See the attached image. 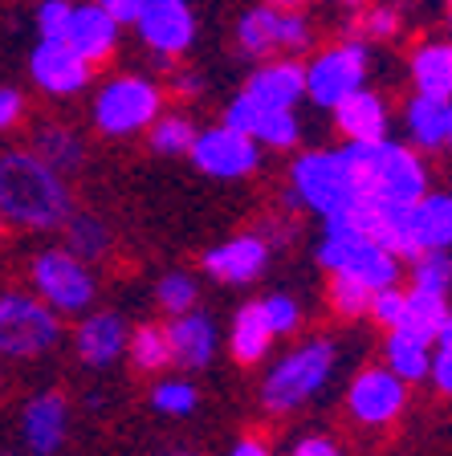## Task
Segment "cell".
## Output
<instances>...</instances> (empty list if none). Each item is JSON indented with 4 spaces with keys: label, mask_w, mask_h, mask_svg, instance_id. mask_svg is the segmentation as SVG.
I'll use <instances>...</instances> for the list:
<instances>
[{
    "label": "cell",
    "mask_w": 452,
    "mask_h": 456,
    "mask_svg": "<svg viewBox=\"0 0 452 456\" xmlns=\"http://www.w3.org/2000/svg\"><path fill=\"white\" fill-rule=\"evenodd\" d=\"M21 118H25V94L17 86H0V134L21 126Z\"/></svg>",
    "instance_id": "obj_42"
},
{
    "label": "cell",
    "mask_w": 452,
    "mask_h": 456,
    "mask_svg": "<svg viewBox=\"0 0 452 456\" xmlns=\"http://www.w3.org/2000/svg\"><path fill=\"white\" fill-rule=\"evenodd\" d=\"M448 297L444 294H428V289H415L407 285V302H404V318H399V330L420 334L424 342H436V330L448 318Z\"/></svg>",
    "instance_id": "obj_30"
},
{
    "label": "cell",
    "mask_w": 452,
    "mask_h": 456,
    "mask_svg": "<svg viewBox=\"0 0 452 456\" xmlns=\"http://www.w3.org/2000/svg\"><path fill=\"white\" fill-rule=\"evenodd\" d=\"M119 37H123V25H119L103 4H95V0L74 4V20H70V28H66V45L74 49V53H82L90 66H103L106 57H114Z\"/></svg>",
    "instance_id": "obj_19"
},
{
    "label": "cell",
    "mask_w": 452,
    "mask_h": 456,
    "mask_svg": "<svg viewBox=\"0 0 452 456\" xmlns=\"http://www.w3.org/2000/svg\"><path fill=\"white\" fill-rule=\"evenodd\" d=\"M342 163H347L355 196H371L383 204H420L428 196V167L415 147L396 139L379 142H342Z\"/></svg>",
    "instance_id": "obj_2"
},
{
    "label": "cell",
    "mask_w": 452,
    "mask_h": 456,
    "mask_svg": "<svg viewBox=\"0 0 452 456\" xmlns=\"http://www.w3.org/2000/svg\"><path fill=\"white\" fill-rule=\"evenodd\" d=\"M261 4H269V9H277V12H306L314 0H261Z\"/></svg>",
    "instance_id": "obj_49"
},
{
    "label": "cell",
    "mask_w": 452,
    "mask_h": 456,
    "mask_svg": "<svg viewBox=\"0 0 452 456\" xmlns=\"http://www.w3.org/2000/svg\"><path fill=\"white\" fill-rule=\"evenodd\" d=\"M127 342H131V330H127V318L114 310H95L86 314L74 330V351L86 367H111L127 354Z\"/></svg>",
    "instance_id": "obj_17"
},
{
    "label": "cell",
    "mask_w": 452,
    "mask_h": 456,
    "mask_svg": "<svg viewBox=\"0 0 452 456\" xmlns=\"http://www.w3.org/2000/svg\"><path fill=\"white\" fill-rule=\"evenodd\" d=\"M347 4H363V0H347Z\"/></svg>",
    "instance_id": "obj_53"
},
{
    "label": "cell",
    "mask_w": 452,
    "mask_h": 456,
    "mask_svg": "<svg viewBox=\"0 0 452 456\" xmlns=\"http://www.w3.org/2000/svg\"><path fill=\"white\" fill-rule=\"evenodd\" d=\"M163 114V90L143 74H119L98 86L90 123L106 139H131V134L151 131V123Z\"/></svg>",
    "instance_id": "obj_4"
},
{
    "label": "cell",
    "mask_w": 452,
    "mask_h": 456,
    "mask_svg": "<svg viewBox=\"0 0 452 456\" xmlns=\"http://www.w3.org/2000/svg\"><path fill=\"white\" fill-rule=\"evenodd\" d=\"M448 28H452V0H448Z\"/></svg>",
    "instance_id": "obj_51"
},
{
    "label": "cell",
    "mask_w": 452,
    "mask_h": 456,
    "mask_svg": "<svg viewBox=\"0 0 452 456\" xmlns=\"http://www.w3.org/2000/svg\"><path fill=\"white\" fill-rule=\"evenodd\" d=\"M448 147H452V134H448Z\"/></svg>",
    "instance_id": "obj_54"
},
{
    "label": "cell",
    "mask_w": 452,
    "mask_h": 456,
    "mask_svg": "<svg viewBox=\"0 0 452 456\" xmlns=\"http://www.w3.org/2000/svg\"><path fill=\"white\" fill-rule=\"evenodd\" d=\"M236 49L249 61H269L274 53H282V12L269 9V4H257V9L241 12V20H236Z\"/></svg>",
    "instance_id": "obj_28"
},
{
    "label": "cell",
    "mask_w": 452,
    "mask_h": 456,
    "mask_svg": "<svg viewBox=\"0 0 452 456\" xmlns=\"http://www.w3.org/2000/svg\"><path fill=\"white\" fill-rule=\"evenodd\" d=\"M21 432L33 456H57L70 436V403L62 391H41L21 411Z\"/></svg>",
    "instance_id": "obj_16"
},
{
    "label": "cell",
    "mask_w": 452,
    "mask_h": 456,
    "mask_svg": "<svg viewBox=\"0 0 452 456\" xmlns=\"http://www.w3.org/2000/svg\"><path fill=\"white\" fill-rule=\"evenodd\" d=\"M168 342H171V362H179V367H188V370H200L212 362L220 334H217L212 314H204L196 305V310L179 314V318L168 322Z\"/></svg>",
    "instance_id": "obj_20"
},
{
    "label": "cell",
    "mask_w": 452,
    "mask_h": 456,
    "mask_svg": "<svg viewBox=\"0 0 452 456\" xmlns=\"http://www.w3.org/2000/svg\"><path fill=\"white\" fill-rule=\"evenodd\" d=\"M330 114H334V126L342 131L347 142H379V139H387V126H391L383 98L375 90H367V86L355 90L350 98H342Z\"/></svg>",
    "instance_id": "obj_21"
},
{
    "label": "cell",
    "mask_w": 452,
    "mask_h": 456,
    "mask_svg": "<svg viewBox=\"0 0 452 456\" xmlns=\"http://www.w3.org/2000/svg\"><path fill=\"white\" fill-rule=\"evenodd\" d=\"M407 273H412L415 289H428V294L448 297V289H452V253H420Z\"/></svg>",
    "instance_id": "obj_36"
},
{
    "label": "cell",
    "mask_w": 452,
    "mask_h": 456,
    "mask_svg": "<svg viewBox=\"0 0 452 456\" xmlns=\"http://www.w3.org/2000/svg\"><path fill=\"white\" fill-rule=\"evenodd\" d=\"M188 159H192V167L212 175V180H245V175H253L261 167V147L249 134L217 123L196 134Z\"/></svg>",
    "instance_id": "obj_10"
},
{
    "label": "cell",
    "mask_w": 452,
    "mask_h": 456,
    "mask_svg": "<svg viewBox=\"0 0 452 456\" xmlns=\"http://www.w3.org/2000/svg\"><path fill=\"white\" fill-rule=\"evenodd\" d=\"M29 151L41 155V159H45L53 171H62V175H78L86 163L82 134L66 123H41L37 131H33V139H29Z\"/></svg>",
    "instance_id": "obj_27"
},
{
    "label": "cell",
    "mask_w": 452,
    "mask_h": 456,
    "mask_svg": "<svg viewBox=\"0 0 452 456\" xmlns=\"http://www.w3.org/2000/svg\"><path fill=\"white\" fill-rule=\"evenodd\" d=\"M350 196H355V188H350V175H347V163H342L339 147H330V151H301L290 163L285 208H293V212L306 208L314 216H330Z\"/></svg>",
    "instance_id": "obj_6"
},
{
    "label": "cell",
    "mask_w": 452,
    "mask_h": 456,
    "mask_svg": "<svg viewBox=\"0 0 452 456\" xmlns=\"http://www.w3.org/2000/svg\"><path fill=\"white\" fill-rule=\"evenodd\" d=\"M62 342V314L37 294L4 289L0 294V359H41Z\"/></svg>",
    "instance_id": "obj_5"
},
{
    "label": "cell",
    "mask_w": 452,
    "mask_h": 456,
    "mask_svg": "<svg viewBox=\"0 0 452 456\" xmlns=\"http://www.w3.org/2000/svg\"><path fill=\"white\" fill-rule=\"evenodd\" d=\"M95 4H103V9L111 12V17L119 20V25H135L147 0H95Z\"/></svg>",
    "instance_id": "obj_45"
},
{
    "label": "cell",
    "mask_w": 452,
    "mask_h": 456,
    "mask_svg": "<svg viewBox=\"0 0 452 456\" xmlns=\"http://www.w3.org/2000/svg\"><path fill=\"white\" fill-rule=\"evenodd\" d=\"M290 456H342V448L330 436H301L298 444L290 448Z\"/></svg>",
    "instance_id": "obj_44"
},
{
    "label": "cell",
    "mask_w": 452,
    "mask_h": 456,
    "mask_svg": "<svg viewBox=\"0 0 452 456\" xmlns=\"http://www.w3.org/2000/svg\"><path fill=\"white\" fill-rule=\"evenodd\" d=\"M412 237L420 253H452V191H428L412 204Z\"/></svg>",
    "instance_id": "obj_24"
},
{
    "label": "cell",
    "mask_w": 452,
    "mask_h": 456,
    "mask_svg": "<svg viewBox=\"0 0 452 456\" xmlns=\"http://www.w3.org/2000/svg\"><path fill=\"white\" fill-rule=\"evenodd\" d=\"M314 45V20L306 12H282V53L301 57Z\"/></svg>",
    "instance_id": "obj_40"
},
{
    "label": "cell",
    "mask_w": 452,
    "mask_h": 456,
    "mask_svg": "<svg viewBox=\"0 0 452 456\" xmlns=\"http://www.w3.org/2000/svg\"><path fill=\"white\" fill-rule=\"evenodd\" d=\"M200 90H204V77L192 74V69H176V77H171V94L176 98H196Z\"/></svg>",
    "instance_id": "obj_47"
},
{
    "label": "cell",
    "mask_w": 452,
    "mask_h": 456,
    "mask_svg": "<svg viewBox=\"0 0 452 456\" xmlns=\"http://www.w3.org/2000/svg\"><path fill=\"white\" fill-rule=\"evenodd\" d=\"M196 134H200V126L192 123L188 114H160L147 131V142H151V151L155 155L171 159V155H188L192 142H196Z\"/></svg>",
    "instance_id": "obj_32"
},
{
    "label": "cell",
    "mask_w": 452,
    "mask_h": 456,
    "mask_svg": "<svg viewBox=\"0 0 452 456\" xmlns=\"http://www.w3.org/2000/svg\"><path fill=\"white\" fill-rule=\"evenodd\" d=\"M135 33L168 66L196 45V9L192 0H147L135 20Z\"/></svg>",
    "instance_id": "obj_12"
},
{
    "label": "cell",
    "mask_w": 452,
    "mask_h": 456,
    "mask_svg": "<svg viewBox=\"0 0 452 456\" xmlns=\"http://www.w3.org/2000/svg\"><path fill=\"white\" fill-rule=\"evenodd\" d=\"M404 126L415 151H440V147H448L452 134V102L448 98L412 94L404 106Z\"/></svg>",
    "instance_id": "obj_22"
},
{
    "label": "cell",
    "mask_w": 452,
    "mask_h": 456,
    "mask_svg": "<svg viewBox=\"0 0 452 456\" xmlns=\"http://www.w3.org/2000/svg\"><path fill=\"white\" fill-rule=\"evenodd\" d=\"M367 66H371V49H367V41H358V37L318 49L306 61V98L318 110H334L342 98H350L355 90L367 86Z\"/></svg>",
    "instance_id": "obj_8"
},
{
    "label": "cell",
    "mask_w": 452,
    "mask_h": 456,
    "mask_svg": "<svg viewBox=\"0 0 452 456\" xmlns=\"http://www.w3.org/2000/svg\"><path fill=\"white\" fill-rule=\"evenodd\" d=\"M314 261H318L326 273H342V277H355L379 294V289H391L399 285V256L387 253L379 240L371 237H326L322 232L318 248H314Z\"/></svg>",
    "instance_id": "obj_9"
},
{
    "label": "cell",
    "mask_w": 452,
    "mask_h": 456,
    "mask_svg": "<svg viewBox=\"0 0 452 456\" xmlns=\"http://www.w3.org/2000/svg\"><path fill=\"white\" fill-rule=\"evenodd\" d=\"M261 310L277 338H285V334H293L301 326V305H298V297H290V294H269L261 302Z\"/></svg>",
    "instance_id": "obj_39"
},
{
    "label": "cell",
    "mask_w": 452,
    "mask_h": 456,
    "mask_svg": "<svg viewBox=\"0 0 452 456\" xmlns=\"http://www.w3.org/2000/svg\"><path fill=\"white\" fill-rule=\"evenodd\" d=\"M200 403V391L188 379H160L151 387V408L163 416H192Z\"/></svg>",
    "instance_id": "obj_37"
},
{
    "label": "cell",
    "mask_w": 452,
    "mask_h": 456,
    "mask_svg": "<svg viewBox=\"0 0 452 456\" xmlns=\"http://www.w3.org/2000/svg\"><path fill=\"white\" fill-rule=\"evenodd\" d=\"M29 74H33V82H37L45 94L74 98L90 86L95 66H90L82 53H74L66 41H37L33 53H29Z\"/></svg>",
    "instance_id": "obj_14"
},
{
    "label": "cell",
    "mask_w": 452,
    "mask_h": 456,
    "mask_svg": "<svg viewBox=\"0 0 452 456\" xmlns=\"http://www.w3.org/2000/svg\"><path fill=\"white\" fill-rule=\"evenodd\" d=\"M196 297H200V285H196V277L184 273V269H171V273H163L160 281H155V305H160L163 314H171V318L196 310Z\"/></svg>",
    "instance_id": "obj_33"
},
{
    "label": "cell",
    "mask_w": 452,
    "mask_h": 456,
    "mask_svg": "<svg viewBox=\"0 0 452 456\" xmlns=\"http://www.w3.org/2000/svg\"><path fill=\"white\" fill-rule=\"evenodd\" d=\"M220 123L233 126V131L249 134L257 147H274V151H290L301 139V123L298 110H277V106H261L257 98H249L245 90L236 98H228Z\"/></svg>",
    "instance_id": "obj_13"
},
{
    "label": "cell",
    "mask_w": 452,
    "mask_h": 456,
    "mask_svg": "<svg viewBox=\"0 0 452 456\" xmlns=\"http://www.w3.org/2000/svg\"><path fill=\"white\" fill-rule=\"evenodd\" d=\"M428 379L436 383L440 395H452V351H432V370H428Z\"/></svg>",
    "instance_id": "obj_43"
},
{
    "label": "cell",
    "mask_w": 452,
    "mask_h": 456,
    "mask_svg": "<svg viewBox=\"0 0 452 456\" xmlns=\"http://www.w3.org/2000/svg\"><path fill=\"white\" fill-rule=\"evenodd\" d=\"M432 351H436L432 342H424L412 330H399V326L383 334V367L391 370V375H399L407 387L428 379V370H432Z\"/></svg>",
    "instance_id": "obj_26"
},
{
    "label": "cell",
    "mask_w": 452,
    "mask_h": 456,
    "mask_svg": "<svg viewBox=\"0 0 452 456\" xmlns=\"http://www.w3.org/2000/svg\"><path fill=\"white\" fill-rule=\"evenodd\" d=\"M245 94L257 98L261 106L298 110V102L306 98V61H298V57H269V61H261L245 77Z\"/></svg>",
    "instance_id": "obj_18"
},
{
    "label": "cell",
    "mask_w": 452,
    "mask_h": 456,
    "mask_svg": "<svg viewBox=\"0 0 452 456\" xmlns=\"http://www.w3.org/2000/svg\"><path fill=\"white\" fill-rule=\"evenodd\" d=\"M399 20H404V12H399L391 0H383V4H367V9L358 12L350 37H358V41H391L399 33Z\"/></svg>",
    "instance_id": "obj_35"
},
{
    "label": "cell",
    "mask_w": 452,
    "mask_h": 456,
    "mask_svg": "<svg viewBox=\"0 0 452 456\" xmlns=\"http://www.w3.org/2000/svg\"><path fill=\"white\" fill-rule=\"evenodd\" d=\"M407 77H412L415 94L452 102V41H420L407 53Z\"/></svg>",
    "instance_id": "obj_23"
},
{
    "label": "cell",
    "mask_w": 452,
    "mask_h": 456,
    "mask_svg": "<svg viewBox=\"0 0 452 456\" xmlns=\"http://www.w3.org/2000/svg\"><path fill=\"white\" fill-rule=\"evenodd\" d=\"M274 338L277 334L269 330V322H265L261 302H245L233 314V326H228V351H233V359L241 362V367L261 362L265 354H269V346H274Z\"/></svg>",
    "instance_id": "obj_25"
},
{
    "label": "cell",
    "mask_w": 452,
    "mask_h": 456,
    "mask_svg": "<svg viewBox=\"0 0 452 456\" xmlns=\"http://www.w3.org/2000/svg\"><path fill=\"white\" fill-rule=\"evenodd\" d=\"M127 354H131L135 370L143 375H160L163 367H171V342H168V326L143 322L131 330V342H127Z\"/></svg>",
    "instance_id": "obj_31"
},
{
    "label": "cell",
    "mask_w": 452,
    "mask_h": 456,
    "mask_svg": "<svg viewBox=\"0 0 452 456\" xmlns=\"http://www.w3.org/2000/svg\"><path fill=\"white\" fill-rule=\"evenodd\" d=\"M407 408V383L379 362L363 367L347 387V416L363 428H391Z\"/></svg>",
    "instance_id": "obj_11"
},
{
    "label": "cell",
    "mask_w": 452,
    "mask_h": 456,
    "mask_svg": "<svg viewBox=\"0 0 452 456\" xmlns=\"http://www.w3.org/2000/svg\"><path fill=\"white\" fill-rule=\"evenodd\" d=\"M74 216V191L29 147L0 151V220L25 232H53Z\"/></svg>",
    "instance_id": "obj_1"
},
{
    "label": "cell",
    "mask_w": 452,
    "mask_h": 456,
    "mask_svg": "<svg viewBox=\"0 0 452 456\" xmlns=\"http://www.w3.org/2000/svg\"><path fill=\"white\" fill-rule=\"evenodd\" d=\"M404 302H407V289H399V285L379 289V294L371 297V314H367V318H375V326H383V330H396L399 318H404Z\"/></svg>",
    "instance_id": "obj_41"
},
{
    "label": "cell",
    "mask_w": 452,
    "mask_h": 456,
    "mask_svg": "<svg viewBox=\"0 0 452 456\" xmlns=\"http://www.w3.org/2000/svg\"><path fill=\"white\" fill-rule=\"evenodd\" d=\"M0 379H4V370H0Z\"/></svg>",
    "instance_id": "obj_55"
},
{
    "label": "cell",
    "mask_w": 452,
    "mask_h": 456,
    "mask_svg": "<svg viewBox=\"0 0 452 456\" xmlns=\"http://www.w3.org/2000/svg\"><path fill=\"white\" fill-rule=\"evenodd\" d=\"M0 224H4V220H0Z\"/></svg>",
    "instance_id": "obj_56"
},
{
    "label": "cell",
    "mask_w": 452,
    "mask_h": 456,
    "mask_svg": "<svg viewBox=\"0 0 452 456\" xmlns=\"http://www.w3.org/2000/svg\"><path fill=\"white\" fill-rule=\"evenodd\" d=\"M29 281H33V294L53 314H86L98 297V277L66 245L41 248L29 261Z\"/></svg>",
    "instance_id": "obj_7"
},
{
    "label": "cell",
    "mask_w": 452,
    "mask_h": 456,
    "mask_svg": "<svg viewBox=\"0 0 452 456\" xmlns=\"http://www.w3.org/2000/svg\"><path fill=\"white\" fill-rule=\"evenodd\" d=\"M330 310L339 314V318H367L371 314V289L363 281H355V277H342V273H330Z\"/></svg>",
    "instance_id": "obj_34"
},
{
    "label": "cell",
    "mask_w": 452,
    "mask_h": 456,
    "mask_svg": "<svg viewBox=\"0 0 452 456\" xmlns=\"http://www.w3.org/2000/svg\"><path fill=\"white\" fill-rule=\"evenodd\" d=\"M228 456H274V448L265 444L261 436H241L233 448H228Z\"/></svg>",
    "instance_id": "obj_48"
},
{
    "label": "cell",
    "mask_w": 452,
    "mask_h": 456,
    "mask_svg": "<svg viewBox=\"0 0 452 456\" xmlns=\"http://www.w3.org/2000/svg\"><path fill=\"white\" fill-rule=\"evenodd\" d=\"M269 253H274V248L265 245L257 232H241V237L225 240V245L208 248L200 265H204V273L212 277V281H220V285H249V281H257V277L265 273Z\"/></svg>",
    "instance_id": "obj_15"
},
{
    "label": "cell",
    "mask_w": 452,
    "mask_h": 456,
    "mask_svg": "<svg viewBox=\"0 0 452 456\" xmlns=\"http://www.w3.org/2000/svg\"><path fill=\"white\" fill-rule=\"evenodd\" d=\"M62 232H66V248L78 256V261H103L106 253H111V228H106L103 216H95V212H74V216L62 224Z\"/></svg>",
    "instance_id": "obj_29"
},
{
    "label": "cell",
    "mask_w": 452,
    "mask_h": 456,
    "mask_svg": "<svg viewBox=\"0 0 452 456\" xmlns=\"http://www.w3.org/2000/svg\"><path fill=\"white\" fill-rule=\"evenodd\" d=\"M432 346H436V351H452V310H448V318L440 322V330H436Z\"/></svg>",
    "instance_id": "obj_50"
},
{
    "label": "cell",
    "mask_w": 452,
    "mask_h": 456,
    "mask_svg": "<svg viewBox=\"0 0 452 456\" xmlns=\"http://www.w3.org/2000/svg\"><path fill=\"white\" fill-rule=\"evenodd\" d=\"M339 367V346L330 338H306L293 351H285L282 359L269 367V375L261 379V408L269 416H290V411L306 408L314 395L330 383Z\"/></svg>",
    "instance_id": "obj_3"
},
{
    "label": "cell",
    "mask_w": 452,
    "mask_h": 456,
    "mask_svg": "<svg viewBox=\"0 0 452 456\" xmlns=\"http://www.w3.org/2000/svg\"><path fill=\"white\" fill-rule=\"evenodd\" d=\"M171 456H192V452H171Z\"/></svg>",
    "instance_id": "obj_52"
},
{
    "label": "cell",
    "mask_w": 452,
    "mask_h": 456,
    "mask_svg": "<svg viewBox=\"0 0 452 456\" xmlns=\"http://www.w3.org/2000/svg\"><path fill=\"white\" fill-rule=\"evenodd\" d=\"M253 232H257V237H261L269 248H282V245H290V237H293V232H290V224H285V220H265V224H257V228H253Z\"/></svg>",
    "instance_id": "obj_46"
},
{
    "label": "cell",
    "mask_w": 452,
    "mask_h": 456,
    "mask_svg": "<svg viewBox=\"0 0 452 456\" xmlns=\"http://www.w3.org/2000/svg\"><path fill=\"white\" fill-rule=\"evenodd\" d=\"M33 20H37L41 41H66V28L74 20V0H41Z\"/></svg>",
    "instance_id": "obj_38"
}]
</instances>
